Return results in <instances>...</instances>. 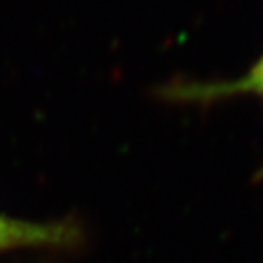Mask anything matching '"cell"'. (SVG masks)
<instances>
[{
  "mask_svg": "<svg viewBox=\"0 0 263 263\" xmlns=\"http://www.w3.org/2000/svg\"><path fill=\"white\" fill-rule=\"evenodd\" d=\"M81 229L72 220L33 222L0 214V253L29 248H70L81 241Z\"/></svg>",
  "mask_w": 263,
  "mask_h": 263,
  "instance_id": "obj_2",
  "label": "cell"
},
{
  "mask_svg": "<svg viewBox=\"0 0 263 263\" xmlns=\"http://www.w3.org/2000/svg\"><path fill=\"white\" fill-rule=\"evenodd\" d=\"M258 180H263V167H261V171H260V175H258Z\"/></svg>",
  "mask_w": 263,
  "mask_h": 263,
  "instance_id": "obj_3",
  "label": "cell"
},
{
  "mask_svg": "<svg viewBox=\"0 0 263 263\" xmlns=\"http://www.w3.org/2000/svg\"><path fill=\"white\" fill-rule=\"evenodd\" d=\"M161 99L185 106H212L238 98L263 104V53L243 76L228 81H175L157 91Z\"/></svg>",
  "mask_w": 263,
  "mask_h": 263,
  "instance_id": "obj_1",
  "label": "cell"
}]
</instances>
